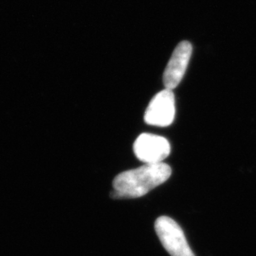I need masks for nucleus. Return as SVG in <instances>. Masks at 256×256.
<instances>
[{
    "label": "nucleus",
    "mask_w": 256,
    "mask_h": 256,
    "mask_svg": "<svg viewBox=\"0 0 256 256\" xmlns=\"http://www.w3.org/2000/svg\"><path fill=\"white\" fill-rule=\"evenodd\" d=\"M192 52V46L188 41L181 42L174 49L162 76L167 89L174 90L181 82L188 66Z\"/></svg>",
    "instance_id": "obj_5"
},
{
    "label": "nucleus",
    "mask_w": 256,
    "mask_h": 256,
    "mask_svg": "<svg viewBox=\"0 0 256 256\" xmlns=\"http://www.w3.org/2000/svg\"><path fill=\"white\" fill-rule=\"evenodd\" d=\"M134 152L145 164H158L168 157L171 147L170 142L162 136L142 134L134 144Z\"/></svg>",
    "instance_id": "obj_4"
},
{
    "label": "nucleus",
    "mask_w": 256,
    "mask_h": 256,
    "mask_svg": "<svg viewBox=\"0 0 256 256\" xmlns=\"http://www.w3.org/2000/svg\"><path fill=\"white\" fill-rule=\"evenodd\" d=\"M171 168L164 162L145 164L136 170L123 172L113 181V199L136 198L164 184L171 176Z\"/></svg>",
    "instance_id": "obj_1"
},
{
    "label": "nucleus",
    "mask_w": 256,
    "mask_h": 256,
    "mask_svg": "<svg viewBox=\"0 0 256 256\" xmlns=\"http://www.w3.org/2000/svg\"><path fill=\"white\" fill-rule=\"evenodd\" d=\"M175 117V96L172 90L165 88L150 100L145 110L144 121L148 124L166 127Z\"/></svg>",
    "instance_id": "obj_3"
},
{
    "label": "nucleus",
    "mask_w": 256,
    "mask_h": 256,
    "mask_svg": "<svg viewBox=\"0 0 256 256\" xmlns=\"http://www.w3.org/2000/svg\"><path fill=\"white\" fill-rule=\"evenodd\" d=\"M155 230L165 250L171 256H195L186 242L184 230L178 224L168 216L158 218Z\"/></svg>",
    "instance_id": "obj_2"
}]
</instances>
